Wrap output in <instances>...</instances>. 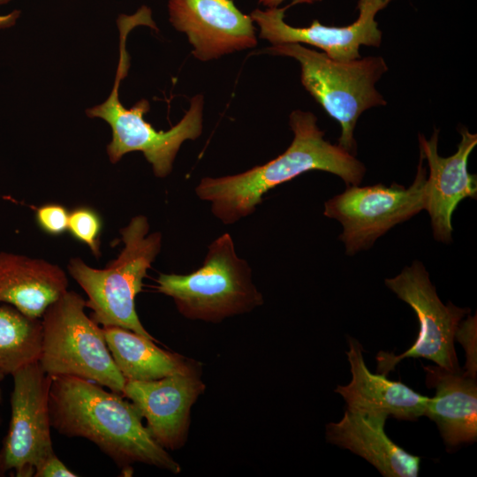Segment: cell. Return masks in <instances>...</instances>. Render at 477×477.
I'll use <instances>...</instances> for the list:
<instances>
[{
	"label": "cell",
	"mask_w": 477,
	"mask_h": 477,
	"mask_svg": "<svg viewBox=\"0 0 477 477\" xmlns=\"http://www.w3.org/2000/svg\"><path fill=\"white\" fill-rule=\"evenodd\" d=\"M316 117L299 110L291 113L294 138L289 148L269 163L245 172L220 178H203L197 196L211 202V211L224 224L251 215L274 187L309 170H323L340 177L348 186H359L364 164L338 145L324 140Z\"/></svg>",
	"instance_id": "7a4b0ae2"
},
{
	"label": "cell",
	"mask_w": 477,
	"mask_h": 477,
	"mask_svg": "<svg viewBox=\"0 0 477 477\" xmlns=\"http://www.w3.org/2000/svg\"><path fill=\"white\" fill-rule=\"evenodd\" d=\"M426 382L435 389L430 398L426 416L434 420L450 447L473 443L477 437L476 379L463 370L451 372L439 366L424 367Z\"/></svg>",
	"instance_id": "ac0fdd59"
},
{
	"label": "cell",
	"mask_w": 477,
	"mask_h": 477,
	"mask_svg": "<svg viewBox=\"0 0 477 477\" xmlns=\"http://www.w3.org/2000/svg\"><path fill=\"white\" fill-rule=\"evenodd\" d=\"M426 175L420 155L415 178L408 188L397 184L348 186L324 203V216L343 225L339 239L348 255L367 249L393 226L425 209Z\"/></svg>",
	"instance_id": "ba28073f"
},
{
	"label": "cell",
	"mask_w": 477,
	"mask_h": 477,
	"mask_svg": "<svg viewBox=\"0 0 477 477\" xmlns=\"http://www.w3.org/2000/svg\"><path fill=\"white\" fill-rule=\"evenodd\" d=\"M393 0H359V17L345 26H328L314 19L307 27H294L284 21V8L265 11L255 9L250 14L260 27V37L273 46L284 43H305L317 47L330 58L349 61L360 57L361 45L379 47L382 32L375 19L377 12Z\"/></svg>",
	"instance_id": "8fae6325"
},
{
	"label": "cell",
	"mask_w": 477,
	"mask_h": 477,
	"mask_svg": "<svg viewBox=\"0 0 477 477\" xmlns=\"http://www.w3.org/2000/svg\"><path fill=\"white\" fill-rule=\"evenodd\" d=\"M346 352L352 379L338 385L335 392L343 397L346 408L367 413H383L398 420H414L426 416L430 398L423 396L400 382L373 374L367 368L360 343L348 337Z\"/></svg>",
	"instance_id": "9a60e30c"
},
{
	"label": "cell",
	"mask_w": 477,
	"mask_h": 477,
	"mask_svg": "<svg viewBox=\"0 0 477 477\" xmlns=\"http://www.w3.org/2000/svg\"><path fill=\"white\" fill-rule=\"evenodd\" d=\"M284 1V0H259V2L261 4L269 8L277 7ZM317 1H321V0H293L291 5H293L296 4H313L314 2H317Z\"/></svg>",
	"instance_id": "484cf974"
},
{
	"label": "cell",
	"mask_w": 477,
	"mask_h": 477,
	"mask_svg": "<svg viewBox=\"0 0 477 477\" xmlns=\"http://www.w3.org/2000/svg\"><path fill=\"white\" fill-rule=\"evenodd\" d=\"M204 390L197 369L157 380L125 381L122 396L147 420L148 430L163 448L177 450L186 441L191 407Z\"/></svg>",
	"instance_id": "4fadbf2b"
},
{
	"label": "cell",
	"mask_w": 477,
	"mask_h": 477,
	"mask_svg": "<svg viewBox=\"0 0 477 477\" xmlns=\"http://www.w3.org/2000/svg\"><path fill=\"white\" fill-rule=\"evenodd\" d=\"M86 300L65 292L44 312L39 363L50 376L83 378L122 394L125 380L107 346L102 328L85 312Z\"/></svg>",
	"instance_id": "52a82bcc"
},
{
	"label": "cell",
	"mask_w": 477,
	"mask_h": 477,
	"mask_svg": "<svg viewBox=\"0 0 477 477\" xmlns=\"http://www.w3.org/2000/svg\"><path fill=\"white\" fill-rule=\"evenodd\" d=\"M461 140L458 150L449 157L438 155L439 131L435 130L429 140L419 135L420 155L428 161L429 175L426 179V207L434 238L444 243L451 241L452 214L465 198H476V175L467 170L468 157L477 144V135L467 128L459 129Z\"/></svg>",
	"instance_id": "5bb4252c"
},
{
	"label": "cell",
	"mask_w": 477,
	"mask_h": 477,
	"mask_svg": "<svg viewBox=\"0 0 477 477\" xmlns=\"http://www.w3.org/2000/svg\"><path fill=\"white\" fill-rule=\"evenodd\" d=\"M34 476L35 477H76L55 454V452L44 458L36 467Z\"/></svg>",
	"instance_id": "cb8c5ba5"
},
{
	"label": "cell",
	"mask_w": 477,
	"mask_h": 477,
	"mask_svg": "<svg viewBox=\"0 0 477 477\" xmlns=\"http://www.w3.org/2000/svg\"><path fill=\"white\" fill-rule=\"evenodd\" d=\"M10 0H0V4H6ZM19 11H13L11 13L0 15V29L13 26L19 17Z\"/></svg>",
	"instance_id": "d4e9b609"
},
{
	"label": "cell",
	"mask_w": 477,
	"mask_h": 477,
	"mask_svg": "<svg viewBox=\"0 0 477 477\" xmlns=\"http://www.w3.org/2000/svg\"><path fill=\"white\" fill-rule=\"evenodd\" d=\"M42 320L0 303V370L6 375L38 361L42 350Z\"/></svg>",
	"instance_id": "ffe728a7"
},
{
	"label": "cell",
	"mask_w": 477,
	"mask_h": 477,
	"mask_svg": "<svg viewBox=\"0 0 477 477\" xmlns=\"http://www.w3.org/2000/svg\"><path fill=\"white\" fill-rule=\"evenodd\" d=\"M388 417L346 408L339 421L327 424L326 439L363 458L385 477H416L420 458L408 453L386 435Z\"/></svg>",
	"instance_id": "2e32d148"
},
{
	"label": "cell",
	"mask_w": 477,
	"mask_h": 477,
	"mask_svg": "<svg viewBox=\"0 0 477 477\" xmlns=\"http://www.w3.org/2000/svg\"><path fill=\"white\" fill-rule=\"evenodd\" d=\"M149 223L139 215L120 230L124 247L102 269L86 264L80 258L70 260L67 269L87 296L86 307L98 324L118 326L156 341L143 327L135 310V297L162 247V234H148Z\"/></svg>",
	"instance_id": "277c9868"
},
{
	"label": "cell",
	"mask_w": 477,
	"mask_h": 477,
	"mask_svg": "<svg viewBox=\"0 0 477 477\" xmlns=\"http://www.w3.org/2000/svg\"><path fill=\"white\" fill-rule=\"evenodd\" d=\"M68 288L62 268L42 259L0 253V303L41 319Z\"/></svg>",
	"instance_id": "e0dca14e"
},
{
	"label": "cell",
	"mask_w": 477,
	"mask_h": 477,
	"mask_svg": "<svg viewBox=\"0 0 477 477\" xmlns=\"http://www.w3.org/2000/svg\"><path fill=\"white\" fill-rule=\"evenodd\" d=\"M267 51L299 61L303 87L339 123L341 135L337 145L354 155L358 118L365 110L386 104L375 88V83L388 70L384 59L367 57L338 61L299 43L274 45Z\"/></svg>",
	"instance_id": "5b68a950"
},
{
	"label": "cell",
	"mask_w": 477,
	"mask_h": 477,
	"mask_svg": "<svg viewBox=\"0 0 477 477\" xmlns=\"http://www.w3.org/2000/svg\"><path fill=\"white\" fill-rule=\"evenodd\" d=\"M386 286L415 312L420 331L414 344L404 353L394 355L380 352L377 372L387 375L405 358H424L451 372L462 370L458 362L454 341L456 330L469 313L439 299L428 273L421 262L415 261L400 274L385 280Z\"/></svg>",
	"instance_id": "9c48e42d"
},
{
	"label": "cell",
	"mask_w": 477,
	"mask_h": 477,
	"mask_svg": "<svg viewBox=\"0 0 477 477\" xmlns=\"http://www.w3.org/2000/svg\"><path fill=\"white\" fill-rule=\"evenodd\" d=\"M68 209L59 203H46L35 210V220L42 231L49 235H61L68 231Z\"/></svg>",
	"instance_id": "7402d4cb"
},
{
	"label": "cell",
	"mask_w": 477,
	"mask_h": 477,
	"mask_svg": "<svg viewBox=\"0 0 477 477\" xmlns=\"http://www.w3.org/2000/svg\"><path fill=\"white\" fill-rule=\"evenodd\" d=\"M49 408L51 427L59 434L91 441L124 471L134 463L181 471L122 394L80 377L51 376Z\"/></svg>",
	"instance_id": "6da1fadb"
},
{
	"label": "cell",
	"mask_w": 477,
	"mask_h": 477,
	"mask_svg": "<svg viewBox=\"0 0 477 477\" xmlns=\"http://www.w3.org/2000/svg\"><path fill=\"white\" fill-rule=\"evenodd\" d=\"M11 376V413L0 450V473L14 471L18 477H30L35 467L54 452L49 408L51 376L39 361L20 367Z\"/></svg>",
	"instance_id": "30bf717a"
},
{
	"label": "cell",
	"mask_w": 477,
	"mask_h": 477,
	"mask_svg": "<svg viewBox=\"0 0 477 477\" xmlns=\"http://www.w3.org/2000/svg\"><path fill=\"white\" fill-rule=\"evenodd\" d=\"M113 360L125 381H151L199 369L197 363L163 350L146 337L118 326L102 327Z\"/></svg>",
	"instance_id": "d6986e66"
},
{
	"label": "cell",
	"mask_w": 477,
	"mask_h": 477,
	"mask_svg": "<svg viewBox=\"0 0 477 477\" xmlns=\"http://www.w3.org/2000/svg\"><path fill=\"white\" fill-rule=\"evenodd\" d=\"M457 339L466 352V365L464 374L476 379L477 374V319L476 315L468 316L461 321L455 333Z\"/></svg>",
	"instance_id": "603a6c76"
},
{
	"label": "cell",
	"mask_w": 477,
	"mask_h": 477,
	"mask_svg": "<svg viewBox=\"0 0 477 477\" xmlns=\"http://www.w3.org/2000/svg\"><path fill=\"white\" fill-rule=\"evenodd\" d=\"M137 26L156 29L149 8L142 6L135 14L121 15L117 19L119 61L112 90L103 102L87 109L86 112L89 117L102 118L110 126L112 137L107 146V154L112 163L119 162L129 152L140 151L152 165L154 174L164 178L171 172L182 143L197 139L202 132L203 97L201 95L193 96L185 116L168 131H156L145 120L144 115L150 108L147 100H140L130 109L122 104L119 86L130 66L126 38Z\"/></svg>",
	"instance_id": "3957f363"
},
{
	"label": "cell",
	"mask_w": 477,
	"mask_h": 477,
	"mask_svg": "<svg viewBox=\"0 0 477 477\" xmlns=\"http://www.w3.org/2000/svg\"><path fill=\"white\" fill-rule=\"evenodd\" d=\"M102 228L100 215L90 207H78L69 214V232L75 239L85 244L95 257L101 255Z\"/></svg>",
	"instance_id": "44dd1931"
},
{
	"label": "cell",
	"mask_w": 477,
	"mask_h": 477,
	"mask_svg": "<svg viewBox=\"0 0 477 477\" xmlns=\"http://www.w3.org/2000/svg\"><path fill=\"white\" fill-rule=\"evenodd\" d=\"M156 289L173 299L179 313L193 320L218 322L262 304L247 261L239 258L224 233L209 246L203 265L186 274L159 275Z\"/></svg>",
	"instance_id": "8992f818"
},
{
	"label": "cell",
	"mask_w": 477,
	"mask_h": 477,
	"mask_svg": "<svg viewBox=\"0 0 477 477\" xmlns=\"http://www.w3.org/2000/svg\"><path fill=\"white\" fill-rule=\"evenodd\" d=\"M5 374L0 370V382L4 379Z\"/></svg>",
	"instance_id": "4316f807"
},
{
	"label": "cell",
	"mask_w": 477,
	"mask_h": 477,
	"mask_svg": "<svg viewBox=\"0 0 477 477\" xmlns=\"http://www.w3.org/2000/svg\"><path fill=\"white\" fill-rule=\"evenodd\" d=\"M170 21L185 33L201 61L253 48L257 43L250 16L231 0H169Z\"/></svg>",
	"instance_id": "7c38bea8"
}]
</instances>
